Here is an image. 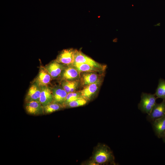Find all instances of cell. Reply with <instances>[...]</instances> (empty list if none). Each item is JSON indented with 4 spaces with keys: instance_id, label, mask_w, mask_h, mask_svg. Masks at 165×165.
Segmentation results:
<instances>
[{
    "instance_id": "cell-1",
    "label": "cell",
    "mask_w": 165,
    "mask_h": 165,
    "mask_svg": "<svg viewBox=\"0 0 165 165\" xmlns=\"http://www.w3.org/2000/svg\"><path fill=\"white\" fill-rule=\"evenodd\" d=\"M92 160L97 164H115L113 153L107 146L101 144L95 149Z\"/></svg>"
},
{
    "instance_id": "cell-2",
    "label": "cell",
    "mask_w": 165,
    "mask_h": 165,
    "mask_svg": "<svg viewBox=\"0 0 165 165\" xmlns=\"http://www.w3.org/2000/svg\"><path fill=\"white\" fill-rule=\"evenodd\" d=\"M156 98L155 94L142 93L138 105L139 109L142 112L149 115L156 103Z\"/></svg>"
},
{
    "instance_id": "cell-3",
    "label": "cell",
    "mask_w": 165,
    "mask_h": 165,
    "mask_svg": "<svg viewBox=\"0 0 165 165\" xmlns=\"http://www.w3.org/2000/svg\"><path fill=\"white\" fill-rule=\"evenodd\" d=\"M74 63L86 64L99 69L104 70L105 66L102 65L84 54L80 51L75 50Z\"/></svg>"
},
{
    "instance_id": "cell-4",
    "label": "cell",
    "mask_w": 165,
    "mask_h": 165,
    "mask_svg": "<svg viewBox=\"0 0 165 165\" xmlns=\"http://www.w3.org/2000/svg\"><path fill=\"white\" fill-rule=\"evenodd\" d=\"M41 93V86L34 80L26 96L25 99V103L34 101L40 102Z\"/></svg>"
},
{
    "instance_id": "cell-5",
    "label": "cell",
    "mask_w": 165,
    "mask_h": 165,
    "mask_svg": "<svg viewBox=\"0 0 165 165\" xmlns=\"http://www.w3.org/2000/svg\"><path fill=\"white\" fill-rule=\"evenodd\" d=\"M75 50L72 49L62 50L55 60L58 62L64 65H71L74 62Z\"/></svg>"
},
{
    "instance_id": "cell-6",
    "label": "cell",
    "mask_w": 165,
    "mask_h": 165,
    "mask_svg": "<svg viewBox=\"0 0 165 165\" xmlns=\"http://www.w3.org/2000/svg\"><path fill=\"white\" fill-rule=\"evenodd\" d=\"M79 73L76 68L71 65L64 68L60 76L62 80L74 81L79 77Z\"/></svg>"
},
{
    "instance_id": "cell-7",
    "label": "cell",
    "mask_w": 165,
    "mask_h": 165,
    "mask_svg": "<svg viewBox=\"0 0 165 165\" xmlns=\"http://www.w3.org/2000/svg\"><path fill=\"white\" fill-rule=\"evenodd\" d=\"M164 116H165V99H163L160 103H156L148 118L149 120L152 121Z\"/></svg>"
},
{
    "instance_id": "cell-8",
    "label": "cell",
    "mask_w": 165,
    "mask_h": 165,
    "mask_svg": "<svg viewBox=\"0 0 165 165\" xmlns=\"http://www.w3.org/2000/svg\"><path fill=\"white\" fill-rule=\"evenodd\" d=\"M63 65L55 60L51 62L45 67L50 74L52 78L55 79L60 76L64 68Z\"/></svg>"
},
{
    "instance_id": "cell-9",
    "label": "cell",
    "mask_w": 165,
    "mask_h": 165,
    "mask_svg": "<svg viewBox=\"0 0 165 165\" xmlns=\"http://www.w3.org/2000/svg\"><path fill=\"white\" fill-rule=\"evenodd\" d=\"M25 108L28 114L32 115L44 114L43 106L40 102L31 101L26 103Z\"/></svg>"
},
{
    "instance_id": "cell-10",
    "label": "cell",
    "mask_w": 165,
    "mask_h": 165,
    "mask_svg": "<svg viewBox=\"0 0 165 165\" xmlns=\"http://www.w3.org/2000/svg\"><path fill=\"white\" fill-rule=\"evenodd\" d=\"M52 77L45 67L41 66L38 74L34 80L40 86H48L50 83Z\"/></svg>"
},
{
    "instance_id": "cell-11",
    "label": "cell",
    "mask_w": 165,
    "mask_h": 165,
    "mask_svg": "<svg viewBox=\"0 0 165 165\" xmlns=\"http://www.w3.org/2000/svg\"><path fill=\"white\" fill-rule=\"evenodd\" d=\"M40 102L44 106L53 102L52 88L48 86H41Z\"/></svg>"
},
{
    "instance_id": "cell-12",
    "label": "cell",
    "mask_w": 165,
    "mask_h": 165,
    "mask_svg": "<svg viewBox=\"0 0 165 165\" xmlns=\"http://www.w3.org/2000/svg\"><path fill=\"white\" fill-rule=\"evenodd\" d=\"M53 102L64 105L68 93L62 86H57L52 88Z\"/></svg>"
},
{
    "instance_id": "cell-13",
    "label": "cell",
    "mask_w": 165,
    "mask_h": 165,
    "mask_svg": "<svg viewBox=\"0 0 165 165\" xmlns=\"http://www.w3.org/2000/svg\"><path fill=\"white\" fill-rule=\"evenodd\" d=\"M152 122L155 134L158 138H162L165 133V116L156 119Z\"/></svg>"
},
{
    "instance_id": "cell-14",
    "label": "cell",
    "mask_w": 165,
    "mask_h": 165,
    "mask_svg": "<svg viewBox=\"0 0 165 165\" xmlns=\"http://www.w3.org/2000/svg\"><path fill=\"white\" fill-rule=\"evenodd\" d=\"M97 72H85L80 77L82 85L84 86L99 81V76Z\"/></svg>"
},
{
    "instance_id": "cell-15",
    "label": "cell",
    "mask_w": 165,
    "mask_h": 165,
    "mask_svg": "<svg viewBox=\"0 0 165 165\" xmlns=\"http://www.w3.org/2000/svg\"><path fill=\"white\" fill-rule=\"evenodd\" d=\"M99 82L92 83L85 86L80 91L82 97L87 100H90L97 91Z\"/></svg>"
},
{
    "instance_id": "cell-16",
    "label": "cell",
    "mask_w": 165,
    "mask_h": 165,
    "mask_svg": "<svg viewBox=\"0 0 165 165\" xmlns=\"http://www.w3.org/2000/svg\"><path fill=\"white\" fill-rule=\"evenodd\" d=\"M71 65L76 68L79 72H97L102 71L86 64L74 63Z\"/></svg>"
},
{
    "instance_id": "cell-17",
    "label": "cell",
    "mask_w": 165,
    "mask_h": 165,
    "mask_svg": "<svg viewBox=\"0 0 165 165\" xmlns=\"http://www.w3.org/2000/svg\"><path fill=\"white\" fill-rule=\"evenodd\" d=\"M78 84V81L62 80L61 85L64 90L68 94L75 92Z\"/></svg>"
},
{
    "instance_id": "cell-18",
    "label": "cell",
    "mask_w": 165,
    "mask_h": 165,
    "mask_svg": "<svg viewBox=\"0 0 165 165\" xmlns=\"http://www.w3.org/2000/svg\"><path fill=\"white\" fill-rule=\"evenodd\" d=\"M44 114H48L60 110L64 106L60 104L53 102L43 106Z\"/></svg>"
},
{
    "instance_id": "cell-19",
    "label": "cell",
    "mask_w": 165,
    "mask_h": 165,
    "mask_svg": "<svg viewBox=\"0 0 165 165\" xmlns=\"http://www.w3.org/2000/svg\"><path fill=\"white\" fill-rule=\"evenodd\" d=\"M155 95L157 98L165 99V80L160 79Z\"/></svg>"
},
{
    "instance_id": "cell-20",
    "label": "cell",
    "mask_w": 165,
    "mask_h": 165,
    "mask_svg": "<svg viewBox=\"0 0 165 165\" xmlns=\"http://www.w3.org/2000/svg\"><path fill=\"white\" fill-rule=\"evenodd\" d=\"M87 102V100L81 97L65 104L64 107V108L76 107L85 105Z\"/></svg>"
},
{
    "instance_id": "cell-21",
    "label": "cell",
    "mask_w": 165,
    "mask_h": 165,
    "mask_svg": "<svg viewBox=\"0 0 165 165\" xmlns=\"http://www.w3.org/2000/svg\"><path fill=\"white\" fill-rule=\"evenodd\" d=\"M81 97H82L81 96L80 92H74L68 93L66 98L64 106V105L65 104Z\"/></svg>"
},
{
    "instance_id": "cell-22",
    "label": "cell",
    "mask_w": 165,
    "mask_h": 165,
    "mask_svg": "<svg viewBox=\"0 0 165 165\" xmlns=\"http://www.w3.org/2000/svg\"><path fill=\"white\" fill-rule=\"evenodd\" d=\"M162 138L163 141L164 142H165V133L164 134Z\"/></svg>"
}]
</instances>
